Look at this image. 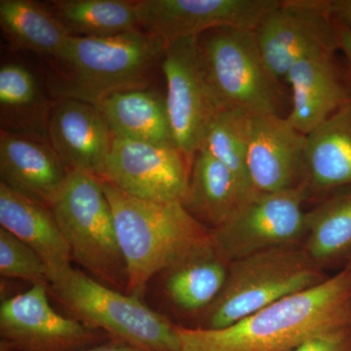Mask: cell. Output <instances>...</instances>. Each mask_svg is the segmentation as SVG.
Here are the masks:
<instances>
[{"label":"cell","mask_w":351,"mask_h":351,"mask_svg":"<svg viewBox=\"0 0 351 351\" xmlns=\"http://www.w3.org/2000/svg\"><path fill=\"white\" fill-rule=\"evenodd\" d=\"M50 297L69 317L144 351H181L176 325L145 306L73 269L48 285Z\"/></svg>","instance_id":"cell-7"},{"label":"cell","mask_w":351,"mask_h":351,"mask_svg":"<svg viewBox=\"0 0 351 351\" xmlns=\"http://www.w3.org/2000/svg\"><path fill=\"white\" fill-rule=\"evenodd\" d=\"M128 272L127 294L142 298L164 270L213 244L212 230L181 202H154L126 195L103 181Z\"/></svg>","instance_id":"cell-2"},{"label":"cell","mask_w":351,"mask_h":351,"mask_svg":"<svg viewBox=\"0 0 351 351\" xmlns=\"http://www.w3.org/2000/svg\"><path fill=\"white\" fill-rule=\"evenodd\" d=\"M50 110L29 69L20 64H6L0 68L1 131L49 144Z\"/></svg>","instance_id":"cell-23"},{"label":"cell","mask_w":351,"mask_h":351,"mask_svg":"<svg viewBox=\"0 0 351 351\" xmlns=\"http://www.w3.org/2000/svg\"><path fill=\"white\" fill-rule=\"evenodd\" d=\"M0 25L18 49L58 59L71 38L68 29L43 5L31 0H1Z\"/></svg>","instance_id":"cell-24"},{"label":"cell","mask_w":351,"mask_h":351,"mask_svg":"<svg viewBox=\"0 0 351 351\" xmlns=\"http://www.w3.org/2000/svg\"><path fill=\"white\" fill-rule=\"evenodd\" d=\"M71 172L50 144L0 132L1 184L51 208Z\"/></svg>","instance_id":"cell-17"},{"label":"cell","mask_w":351,"mask_h":351,"mask_svg":"<svg viewBox=\"0 0 351 351\" xmlns=\"http://www.w3.org/2000/svg\"><path fill=\"white\" fill-rule=\"evenodd\" d=\"M337 21V20H336ZM338 22V21H337ZM339 51L346 58L351 69V29L338 22Z\"/></svg>","instance_id":"cell-32"},{"label":"cell","mask_w":351,"mask_h":351,"mask_svg":"<svg viewBox=\"0 0 351 351\" xmlns=\"http://www.w3.org/2000/svg\"><path fill=\"white\" fill-rule=\"evenodd\" d=\"M291 351H351V327L320 335Z\"/></svg>","instance_id":"cell-29"},{"label":"cell","mask_w":351,"mask_h":351,"mask_svg":"<svg viewBox=\"0 0 351 351\" xmlns=\"http://www.w3.org/2000/svg\"><path fill=\"white\" fill-rule=\"evenodd\" d=\"M306 136L302 184L309 197L351 188V100Z\"/></svg>","instance_id":"cell-19"},{"label":"cell","mask_w":351,"mask_h":351,"mask_svg":"<svg viewBox=\"0 0 351 351\" xmlns=\"http://www.w3.org/2000/svg\"><path fill=\"white\" fill-rule=\"evenodd\" d=\"M306 136L277 114L249 117L247 169L254 191L274 193L302 184Z\"/></svg>","instance_id":"cell-14"},{"label":"cell","mask_w":351,"mask_h":351,"mask_svg":"<svg viewBox=\"0 0 351 351\" xmlns=\"http://www.w3.org/2000/svg\"><path fill=\"white\" fill-rule=\"evenodd\" d=\"M166 44L142 29L108 38H69L52 91L59 99L95 107L117 92L142 89L152 69L162 63Z\"/></svg>","instance_id":"cell-3"},{"label":"cell","mask_w":351,"mask_h":351,"mask_svg":"<svg viewBox=\"0 0 351 351\" xmlns=\"http://www.w3.org/2000/svg\"><path fill=\"white\" fill-rule=\"evenodd\" d=\"M281 0H140L138 27L166 44L218 27L255 31ZM142 29V31H143Z\"/></svg>","instance_id":"cell-12"},{"label":"cell","mask_w":351,"mask_h":351,"mask_svg":"<svg viewBox=\"0 0 351 351\" xmlns=\"http://www.w3.org/2000/svg\"><path fill=\"white\" fill-rule=\"evenodd\" d=\"M285 82L292 92L286 119L304 135L351 100V69L339 63L336 52L302 58L289 69Z\"/></svg>","instance_id":"cell-15"},{"label":"cell","mask_w":351,"mask_h":351,"mask_svg":"<svg viewBox=\"0 0 351 351\" xmlns=\"http://www.w3.org/2000/svg\"><path fill=\"white\" fill-rule=\"evenodd\" d=\"M196 40L197 38H189L168 43L161 63L175 145L191 162L208 126L219 112L201 75Z\"/></svg>","instance_id":"cell-13"},{"label":"cell","mask_w":351,"mask_h":351,"mask_svg":"<svg viewBox=\"0 0 351 351\" xmlns=\"http://www.w3.org/2000/svg\"><path fill=\"white\" fill-rule=\"evenodd\" d=\"M191 170V161L174 145L113 137L101 180L133 197L184 204Z\"/></svg>","instance_id":"cell-11"},{"label":"cell","mask_w":351,"mask_h":351,"mask_svg":"<svg viewBox=\"0 0 351 351\" xmlns=\"http://www.w3.org/2000/svg\"><path fill=\"white\" fill-rule=\"evenodd\" d=\"M228 267V263L210 245L161 272L164 291L181 311H204L221 292Z\"/></svg>","instance_id":"cell-22"},{"label":"cell","mask_w":351,"mask_h":351,"mask_svg":"<svg viewBox=\"0 0 351 351\" xmlns=\"http://www.w3.org/2000/svg\"><path fill=\"white\" fill-rule=\"evenodd\" d=\"M50 209L69 245L71 260L95 280L127 294L125 258L101 180L83 171H71Z\"/></svg>","instance_id":"cell-6"},{"label":"cell","mask_w":351,"mask_h":351,"mask_svg":"<svg viewBox=\"0 0 351 351\" xmlns=\"http://www.w3.org/2000/svg\"><path fill=\"white\" fill-rule=\"evenodd\" d=\"M196 50L203 82L218 112L282 115V83L265 66L253 31L211 29L198 36Z\"/></svg>","instance_id":"cell-4"},{"label":"cell","mask_w":351,"mask_h":351,"mask_svg":"<svg viewBox=\"0 0 351 351\" xmlns=\"http://www.w3.org/2000/svg\"><path fill=\"white\" fill-rule=\"evenodd\" d=\"M254 34L265 66L281 83L302 58L339 51L329 0H281Z\"/></svg>","instance_id":"cell-9"},{"label":"cell","mask_w":351,"mask_h":351,"mask_svg":"<svg viewBox=\"0 0 351 351\" xmlns=\"http://www.w3.org/2000/svg\"><path fill=\"white\" fill-rule=\"evenodd\" d=\"M332 17L351 29V0H329Z\"/></svg>","instance_id":"cell-30"},{"label":"cell","mask_w":351,"mask_h":351,"mask_svg":"<svg viewBox=\"0 0 351 351\" xmlns=\"http://www.w3.org/2000/svg\"><path fill=\"white\" fill-rule=\"evenodd\" d=\"M98 108L114 138L176 147L166 99L154 90L117 92Z\"/></svg>","instance_id":"cell-20"},{"label":"cell","mask_w":351,"mask_h":351,"mask_svg":"<svg viewBox=\"0 0 351 351\" xmlns=\"http://www.w3.org/2000/svg\"><path fill=\"white\" fill-rule=\"evenodd\" d=\"M253 193L245 189L237 176L218 159L200 149L191 162L184 206L203 225L206 223L214 230Z\"/></svg>","instance_id":"cell-21"},{"label":"cell","mask_w":351,"mask_h":351,"mask_svg":"<svg viewBox=\"0 0 351 351\" xmlns=\"http://www.w3.org/2000/svg\"><path fill=\"white\" fill-rule=\"evenodd\" d=\"M323 280L317 263L304 248L295 245L233 261L228 263L225 284L218 297L203 311L199 327L232 326L274 302Z\"/></svg>","instance_id":"cell-5"},{"label":"cell","mask_w":351,"mask_h":351,"mask_svg":"<svg viewBox=\"0 0 351 351\" xmlns=\"http://www.w3.org/2000/svg\"><path fill=\"white\" fill-rule=\"evenodd\" d=\"M76 351H144L135 346L119 341V339H110L101 345L91 346V348H83Z\"/></svg>","instance_id":"cell-31"},{"label":"cell","mask_w":351,"mask_h":351,"mask_svg":"<svg viewBox=\"0 0 351 351\" xmlns=\"http://www.w3.org/2000/svg\"><path fill=\"white\" fill-rule=\"evenodd\" d=\"M47 135L69 169L103 179L113 136L98 108L86 101L59 99L51 106Z\"/></svg>","instance_id":"cell-16"},{"label":"cell","mask_w":351,"mask_h":351,"mask_svg":"<svg viewBox=\"0 0 351 351\" xmlns=\"http://www.w3.org/2000/svg\"><path fill=\"white\" fill-rule=\"evenodd\" d=\"M350 327L351 267L232 326L176 325V332L181 351H291L320 335Z\"/></svg>","instance_id":"cell-1"},{"label":"cell","mask_w":351,"mask_h":351,"mask_svg":"<svg viewBox=\"0 0 351 351\" xmlns=\"http://www.w3.org/2000/svg\"><path fill=\"white\" fill-rule=\"evenodd\" d=\"M0 225L41 258L49 284L73 269L71 254L50 208L0 182Z\"/></svg>","instance_id":"cell-18"},{"label":"cell","mask_w":351,"mask_h":351,"mask_svg":"<svg viewBox=\"0 0 351 351\" xmlns=\"http://www.w3.org/2000/svg\"><path fill=\"white\" fill-rule=\"evenodd\" d=\"M308 198L304 184L274 193L255 191L212 230L215 250L230 263L260 252L295 245L306 235L304 204Z\"/></svg>","instance_id":"cell-8"},{"label":"cell","mask_w":351,"mask_h":351,"mask_svg":"<svg viewBox=\"0 0 351 351\" xmlns=\"http://www.w3.org/2000/svg\"><path fill=\"white\" fill-rule=\"evenodd\" d=\"M0 276L34 284H49V270L31 247L0 228Z\"/></svg>","instance_id":"cell-28"},{"label":"cell","mask_w":351,"mask_h":351,"mask_svg":"<svg viewBox=\"0 0 351 351\" xmlns=\"http://www.w3.org/2000/svg\"><path fill=\"white\" fill-rule=\"evenodd\" d=\"M50 4L53 15L75 38H108L140 29L136 1L57 0Z\"/></svg>","instance_id":"cell-25"},{"label":"cell","mask_w":351,"mask_h":351,"mask_svg":"<svg viewBox=\"0 0 351 351\" xmlns=\"http://www.w3.org/2000/svg\"><path fill=\"white\" fill-rule=\"evenodd\" d=\"M48 285L34 284L25 292L2 300L1 351H76L112 339L101 330L55 311Z\"/></svg>","instance_id":"cell-10"},{"label":"cell","mask_w":351,"mask_h":351,"mask_svg":"<svg viewBox=\"0 0 351 351\" xmlns=\"http://www.w3.org/2000/svg\"><path fill=\"white\" fill-rule=\"evenodd\" d=\"M304 249L316 263L332 260L351 249V188L327 196L306 212Z\"/></svg>","instance_id":"cell-26"},{"label":"cell","mask_w":351,"mask_h":351,"mask_svg":"<svg viewBox=\"0 0 351 351\" xmlns=\"http://www.w3.org/2000/svg\"><path fill=\"white\" fill-rule=\"evenodd\" d=\"M249 117L241 112H219L208 126L200 149L232 171L245 189L256 191L247 169Z\"/></svg>","instance_id":"cell-27"}]
</instances>
